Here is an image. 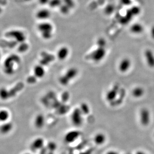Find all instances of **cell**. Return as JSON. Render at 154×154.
Listing matches in <instances>:
<instances>
[{"instance_id": "1", "label": "cell", "mask_w": 154, "mask_h": 154, "mask_svg": "<svg viewBox=\"0 0 154 154\" xmlns=\"http://www.w3.org/2000/svg\"><path fill=\"white\" fill-rule=\"evenodd\" d=\"M21 59L18 55L13 54L8 57L4 63L5 73L8 75H12L14 73V66L15 63L18 64Z\"/></svg>"}, {"instance_id": "2", "label": "cell", "mask_w": 154, "mask_h": 154, "mask_svg": "<svg viewBox=\"0 0 154 154\" xmlns=\"http://www.w3.org/2000/svg\"><path fill=\"white\" fill-rule=\"evenodd\" d=\"M38 29L42 37L44 40H49L52 38L53 32V26L52 24L47 22L42 23L38 25Z\"/></svg>"}, {"instance_id": "3", "label": "cell", "mask_w": 154, "mask_h": 154, "mask_svg": "<svg viewBox=\"0 0 154 154\" xmlns=\"http://www.w3.org/2000/svg\"><path fill=\"white\" fill-rule=\"evenodd\" d=\"M78 73V70L75 68L69 69L65 74L60 78V83L63 86H67L71 80L76 78Z\"/></svg>"}, {"instance_id": "4", "label": "cell", "mask_w": 154, "mask_h": 154, "mask_svg": "<svg viewBox=\"0 0 154 154\" xmlns=\"http://www.w3.org/2000/svg\"><path fill=\"white\" fill-rule=\"evenodd\" d=\"M83 114L80 108H77L73 110L71 116V120L74 126L80 127L84 122Z\"/></svg>"}, {"instance_id": "5", "label": "cell", "mask_w": 154, "mask_h": 154, "mask_svg": "<svg viewBox=\"0 0 154 154\" xmlns=\"http://www.w3.org/2000/svg\"><path fill=\"white\" fill-rule=\"evenodd\" d=\"M106 55L105 47H98L91 54V58L95 62H99L104 59Z\"/></svg>"}, {"instance_id": "6", "label": "cell", "mask_w": 154, "mask_h": 154, "mask_svg": "<svg viewBox=\"0 0 154 154\" xmlns=\"http://www.w3.org/2000/svg\"><path fill=\"white\" fill-rule=\"evenodd\" d=\"M5 36L8 38H14L17 42L23 43L26 40V36L24 33L19 30H12L8 32L5 34Z\"/></svg>"}, {"instance_id": "7", "label": "cell", "mask_w": 154, "mask_h": 154, "mask_svg": "<svg viewBox=\"0 0 154 154\" xmlns=\"http://www.w3.org/2000/svg\"><path fill=\"white\" fill-rule=\"evenodd\" d=\"M151 115L147 109L143 108L140 112V121L143 126H147L150 123Z\"/></svg>"}, {"instance_id": "8", "label": "cell", "mask_w": 154, "mask_h": 154, "mask_svg": "<svg viewBox=\"0 0 154 154\" xmlns=\"http://www.w3.org/2000/svg\"><path fill=\"white\" fill-rule=\"evenodd\" d=\"M131 65L132 63L130 59L128 58H123L119 63V70L121 73H126L130 70Z\"/></svg>"}, {"instance_id": "9", "label": "cell", "mask_w": 154, "mask_h": 154, "mask_svg": "<svg viewBox=\"0 0 154 154\" xmlns=\"http://www.w3.org/2000/svg\"><path fill=\"white\" fill-rule=\"evenodd\" d=\"M70 54V50L67 46H62L58 49L57 53V57L60 61H64L67 59Z\"/></svg>"}, {"instance_id": "10", "label": "cell", "mask_w": 154, "mask_h": 154, "mask_svg": "<svg viewBox=\"0 0 154 154\" xmlns=\"http://www.w3.org/2000/svg\"><path fill=\"white\" fill-rule=\"evenodd\" d=\"M144 56L149 67L154 68V53L151 50L148 49L145 51Z\"/></svg>"}, {"instance_id": "11", "label": "cell", "mask_w": 154, "mask_h": 154, "mask_svg": "<svg viewBox=\"0 0 154 154\" xmlns=\"http://www.w3.org/2000/svg\"><path fill=\"white\" fill-rule=\"evenodd\" d=\"M34 76L37 79L43 78L46 74V70L42 65H38L34 68Z\"/></svg>"}, {"instance_id": "12", "label": "cell", "mask_w": 154, "mask_h": 154, "mask_svg": "<svg viewBox=\"0 0 154 154\" xmlns=\"http://www.w3.org/2000/svg\"><path fill=\"white\" fill-rule=\"evenodd\" d=\"M118 90V87H115L113 89H111L110 90H109L106 95V98L107 101L110 102H113L117 97Z\"/></svg>"}, {"instance_id": "13", "label": "cell", "mask_w": 154, "mask_h": 154, "mask_svg": "<svg viewBox=\"0 0 154 154\" xmlns=\"http://www.w3.org/2000/svg\"><path fill=\"white\" fill-rule=\"evenodd\" d=\"M45 123V118L42 114L37 115L35 119V126L38 129H41L44 126Z\"/></svg>"}, {"instance_id": "14", "label": "cell", "mask_w": 154, "mask_h": 154, "mask_svg": "<svg viewBox=\"0 0 154 154\" xmlns=\"http://www.w3.org/2000/svg\"><path fill=\"white\" fill-rule=\"evenodd\" d=\"M24 87V84L22 83H19L10 90L9 91V98L15 97L17 93L21 91Z\"/></svg>"}, {"instance_id": "15", "label": "cell", "mask_w": 154, "mask_h": 154, "mask_svg": "<svg viewBox=\"0 0 154 154\" xmlns=\"http://www.w3.org/2000/svg\"><path fill=\"white\" fill-rule=\"evenodd\" d=\"M79 132L77 131H72L69 132L65 136V140L67 142H72L79 136Z\"/></svg>"}, {"instance_id": "16", "label": "cell", "mask_w": 154, "mask_h": 154, "mask_svg": "<svg viewBox=\"0 0 154 154\" xmlns=\"http://www.w3.org/2000/svg\"><path fill=\"white\" fill-rule=\"evenodd\" d=\"M43 144H44V140L42 138H37L32 143L31 148L32 150L33 151L38 150L42 148Z\"/></svg>"}, {"instance_id": "17", "label": "cell", "mask_w": 154, "mask_h": 154, "mask_svg": "<svg viewBox=\"0 0 154 154\" xmlns=\"http://www.w3.org/2000/svg\"><path fill=\"white\" fill-rule=\"evenodd\" d=\"M145 91L144 89L140 87H137L132 91V95L135 98H140L144 95Z\"/></svg>"}, {"instance_id": "18", "label": "cell", "mask_w": 154, "mask_h": 154, "mask_svg": "<svg viewBox=\"0 0 154 154\" xmlns=\"http://www.w3.org/2000/svg\"><path fill=\"white\" fill-rule=\"evenodd\" d=\"M13 128V125L11 123H6L0 127V132L3 134H6L11 131Z\"/></svg>"}, {"instance_id": "19", "label": "cell", "mask_w": 154, "mask_h": 154, "mask_svg": "<svg viewBox=\"0 0 154 154\" xmlns=\"http://www.w3.org/2000/svg\"><path fill=\"white\" fill-rule=\"evenodd\" d=\"M94 141L97 145H102L106 141L105 136L104 134L102 133L97 134L94 138Z\"/></svg>"}, {"instance_id": "20", "label": "cell", "mask_w": 154, "mask_h": 154, "mask_svg": "<svg viewBox=\"0 0 154 154\" xmlns=\"http://www.w3.org/2000/svg\"><path fill=\"white\" fill-rule=\"evenodd\" d=\"M50 17V13L47 10H42L37 13V18L40 19L46 20Z\"/></svg>"}, {"instance_id": "21", "label": "cell", "mask_w": 154, "mask_h": 154, "mask_svg": "<svg viewBox=\"0 0 154 154\" xmlns=\"http://www.w3.org/2000/svg\"><path fill=\"white\" fill-rule=\"evenodd\" d=\"M0 98L2 100H7L9 98V91L5 88L0 89Z\"/></svg>"}, {"instance_id": "22", "label": "cell", "mask_w": 154, "mask_h": 154, "mask_svg": "<svg viewBox=\"0 0 154 154\" xmlns=\"http://www.w3.org/2000/svg\"><path fill=\"white\" fill-rule=\"evenodd\" d=\"M131 30V31L134 34H140L142 32L143 28L142 26L139 24H135L132 26Z\"/></svg>"}, {"instance_id": "23", "label": "cell", "mask_w": 154, "mask_h": 154, "mask_svg": "<svg viewBox=\"0 0 154 154\" xmlns=\"http://www.w3.org/2000/svg\"><path fill=\"white\" fill-rule=\"evenodd\" d=\"M9 113L6 110L0 111V121L5 122L8 119Z\"/></svg>"}, {"instance_id": "24", "label": "cell", "mask_w": 154, "mask_h": 154, "mask_svg": "<svg viewBox=\"0 0 154 154\" xmlns=\"http://www.w3.org/2000/svg\"><path fill=\"white\" fill-rule=\"evenodd\" d=\"M29 48V46L27 44V43L23 42V43H21V45L18 48V51L21 53H24V52H26L28 50Z\"/></svg>"}, {"instance_id": "25", "label": "cell", "mask_w": 154, "mask_h": 154, "mask_svg": "<svg viewBox=\"0 0 154 154\" xmlns=\"http://www.w3.org/2000/svg\"><path fill=\"white\" fill-rule=\"evenodd\" d=\"M80 108L84 115L85 114H88L89 112V109H90L89 107L87 104H86V103L82 104Z\"/></svg>"}, {"instance_id": "26", "label": "cell", "mask_w": 154, "mask_h": 154, "mask_svg": "<svg viewBox=\"0 0 154 154\" xmlns=\"http://www.w3.org/2000/svg\"><path fill=\"white\" fill-rule=\"evenodd\" d=\"M37 78L35 76H32L29 77L27 79V81L28 83L30 84H35L37 81Z\"/></svg>"}, {"instance_id": "27", "label": "cell", "mask_w": 154, "mask_h": 154, "mask_svg": "<svg viewBox=\"0 0 154 154\" xmlns=\"http://www.w3.org/2000/svg\"><path fill=\"white\" fill-rule=\"evenodd\" d=\"M151 34L152 37L154 39V27H153L152 28L151 32Z\"/></svg>"}, {"instance_id": "28", "label": "cell", "mask_w": 154, "mask_h": 154, "mask_svg": "<svg viewBox=\"0 0 154 154\" xmlns=\"http://www.w3.org/2000/svg\"><path fill=\"white\" fill-rule=\"evenodd\" d=\"M0 3H1L2 4H5L6 1H5V0H0Z\"/></svg>"}, {"instance_id": "29", "label": "cell", "mask_w": 154, "mask_h": 154, "mask_svg": "<svg viewBox=\"0 0 154 154\" xmlns=\"http://www.w3.org/2000/svg\"><path fill=\"white\" fill-rule=\"evenodd\" d=\"M137 154H146L144 153V152H138V153Z\"/></svg>"}, {"instance_id": "30", "label": "cell", "mask_w": 154, "mask_h": 154, "mask_svg": "<svg viewBox=\"0 0 154 154\" xmlns=\"http://www.w3.org/2000/svg\"><path fill=\"white\" fill-rule=\"evenodd\" d=\"M2 12V10L1 8L0 7V14H1Z\"/></svg>"}, {"instance_id": "31", "label": "cell", "mask_w": 154, "mask_h": 154, "mask_svg": "<svg viewBox=\"0 0 154 154\" xmlns=\"http://www.w3.org/2000/svg\"><path fill=\"white\" fill-rule=\"evenodd\" d=\"M30 154V153H25V154Z\"/></svg>"}, {"instance_id": "32", "label": "cell", "mask_w": 154, "mask_h": 154, "mask_svg": "<svg viewBox=\"0 0 154 154\" xmlns=\"http://www.w3.org/2000/svg\"><path fill=\"white\" fill-rule=\"evenodd\" d=\"M25 1H29L30 0H25Z\"/></svg>"}, {"instance_id": "33", "label": "cell", "mask_w": 154, "mask_h": 154, "mask_svg": "<svg viewBox=\"0 0 154 154\" xmlns=\"http://www.w3.org/2000/svg\"><path fill=\"white\" fill-rule=\"evenodd\" d=\"M0 57H1V54H0Z\"/></svg>"}]
</instances>
